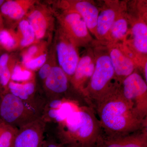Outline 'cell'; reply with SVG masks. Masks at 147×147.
<instances>
[{
    "label": "cell",
    "instance_id": "1",
    "mask_svg": "<svg viewBox=\"0 0 147 147\" xmlns=\"http://www.w3.org/2000/svg\"><path fill=\"white\" fill-rule=\"evenodd\" d=\"M100 123L102 135L107 137L126 135L147 126L133 105L121 93L120 87L103 98L93 108Z\"/></svg>",
    "mask_w": 147,
    "mask_h": 147
},
{
    "label": "cell",
    "instance_id": "2",
    "mask_svg": "<svg viewBox=\"0 0 147 147\" xmlns=\"http://www.w3.org/2000/svg\"><path fill=\"white\" fill-rule=\"evenodd\" d=\"M62 144L66 147H96L102 137L100 123L93 108L83 106L61 121Z\"/></svg>",
    "mask_w": 147,
    "mask_h": 147
},
{
    "label": "cell",
    "instance_id": "3",
    "mask_svg": "<svg viewBox=\"0 0 147 147\" xmlns=\"http://www.w3.org/2000/svg\"><path fill=\"white\" fill-rule=\"evenodd\" d=\"M115 77V71L109 55L100 56L96 61L93 74L84 94L90 106L93 108L117 88L111 84Z\"/></svg>",
    "mask_w": 147,
    "mask_h": 147
},
{
    "label": "cell",
    "instance_id": "4",
    "mask_svg": "<svg viewBox=\"0 0 147 147\" xmlns=\"http://www.w3.org/2000/svg\"><path fill=\"white\" fill-rule=\"evenodd\" d=\"M120 90L139 117L147 119V84L144 79L139 74L133 72L122 81Z\"/></svg>",
    "mask_w": 147,
    "mask_h": 147
},
{
    "label": "cell",
    "instance_id": "5",
    "mask_svg": "<svg viewBox=\"0 0 147 147\" xmlns=\"http://www.w3.org/2000/svg\"><path fill=\"white\" fill-rule=\"evenodd\" d=\"M26 109L23 100L11 93L7 94L0 100V119L12 126L24 117Z\"/></svg>",
    "mask_w": 147,
    "mask_h": 147
},
{
    "label": "cell",
    "instance_id": "6",
    "mask_svg": "<svg viewBox=\"0 0 147 147\" xmlns=\"http://www.w3.org/2000/svg\"><path fill=\"white\" fill-rule=\"evenodd\" d=\"M96 147H147V126L126 135L114 137L102 135Z\"/></svg>",
    "mask_w": 147,
    "mask_h": 147
},
{
    "label": "cell",
    "instance_id": "7",
    "mask_svg": "<svg viewBox=\"0 0 147 147\" xmlns=\"http://www.w3.org/2000/svg\"><path fill=\"white\" fill-rule=\"evenodd\" d=\"M36 121L26 124L17 132L12 147H40L42 127Z\"/></svg>",
    "mask_w": 147,
    "mask_h": 147
},
{
    "label": "cell",
    "instance_id": "8",
    "mask_svg": "<svg viewBox=\"0 0 147 147\" xmlns=\"http://www.w3.org/2000/svg\"><path fill=\"white\" fill-rule=\"evenodd\" d=\"M109 56L115 71V76L122 83L126 77L134 72V62L117 48L111 49Z\"/></svg>",
    "mask_w": 147,
    "mask_h": 147
},
{
    "label": "cell",
    "instance_id": "9",
    "mask_svg": "<svg viewBox=\"0 0 147 147\" xmlns=\"http://www.w3.org/2000/svg\"><path fill=\"white\" fill-rule=\"evenodd\" d=\"M58 61L64 72L68 75L74 74L79 59L76 50L71 44L61 42L57 46Z\"/></svg>",
    "mask_w": 147,
    "mask_h": 147
},
{
    "label": "cell",
    "instance_id": "10",
    "mask_svg": "<svg viewBox=\"0 0 147 147\" xmlns=\"http://www.w3.org/2000/svg\"><path fill=\"white\" fill-rule=\"evenodd\" d=\"M95 64L91 57L86 55L79 61L75 73L74 79L77 88L84 94L85 84L89 81L93 74Z\"/></svg>",
    "mask_w": 147,
    "mask_h": 147
},
{
    "label": "cell",
    "instance_id": "11",
    "mask_svg": "<svg viewBox=\"0 0 147 147\" xmlns=\"http://www.w3.org/2000/svg\"><path fill=\"white\" fill-rule=\"evenodd\" d=\"M46 86L57 93L64 92L67 89V78L61 68L58 67H51L46 78Z\"/></svg>",
    "mask_w": 147,
    "mask_h": 147
},
{
    "label": "cell",
    "instance_id": "12",
    "mask_svg": "<svg viewBox=\"0 0 147 147\" xmlns=\"http://www.w3.org/2000/svg\"><path fill=\"white\" fill-rule=\"evenodd\" d=\"M75 8L83 18L88 29L94 33L96 32V24L99 14L97 7L91 3L82 1L76 3Z\"/></svg>",
    "mask_w": 147,
    "mask_h": 147
},
{
    "label": "cell",
    "instance_id": "13",
    "mask_svg": "<svg viewBox=\"0 0 147 147\" xmlns=\"http://www.w3.org/2000/svg\"><path fill=\"white\" fill-rule=\"evenodd\" d=\"M132 42L134 47L141 54L147 53V26L145 23L137 22L131 30Z\"/></svg>",
    "mask_w": 147,
    "mask_h": 147
},
{
    "label": "cell",
    "instance_id": "14",
    "mask_svg": "<svg viewBox=\"0 0 147 147\" xmlns=\"http://www.w3.org/2000/svg\"><path fill=\"white\" fill-rule=\"evenodd\" d=\"M115 10L106 9L98 14L96 24V32L100 36H105L110 32L116 18Z\"/></svg>",
    "mask_w": 147,
    "mask_h": 147
},
{
    "label": "cell",
    "instance_id": "15",
    "mask_svg": "<svg viewBox=\"0 0 147 147\" xmlns=\"http://www.w3.org/2000/svg\"><path fill=\"white\" fill-rule=\"evenodd\" d=\"M65 20L76 36L83 38L88 36V28L83 18L79 13L74 12L69 13L66 16Z\"/></svg>",
    "mask_w": 147,
    "mask_h": 147
},
{
    "label": "cell",
    "instance_id": "16",
    "mask_svg": "<svg viewBox=\"0 0 147 147\" xmlns=\"http://www.w3.org/2000/svg\"><path fill=\"white\" fill-rule=\"evenodd\" d=\"M28 20L36 38H42L45 34L47 25L42 13L38 11H35L29 16Z\"/></svg>",
    "mask_w": 147,
    "mask_h": 147
},
{
    "label": "cell",
    "instance_id": "17",
    "mask_svg": "<svg viewBox=\"0 0 147 147\" xmlns=\"http://www.w3.org/2000/svg\"><path fill=\"white\" fill-rule=\"evenodd\" d=\"M9 88L12 94L22 100H27L34 90V86L32 83L23 85L11 82L9 84Z\"/></svg>",
    "mask_w": 147,
    "mask_h": 147
},
{
    "label": "cell",
    "instance_id": "18",
    "mask_svg": "<svg viewBox=\"0 0 147 147\" xmlns=\"http://www.w3.org/2000/svg\"><path fill=\"white\" fill-rule=\"evenodd\" d=\"M17 133L12 126L0 122V147L12 146Z\"/></svg>",
    "mask_w": 147,
    "mask_h": 147
},
{
    "label": "cell",
    "instance_id": "19",
    "mask_svg": "<svg viewBox=\"0 0 147 147\" xmlns=\"http://www.w3.org/2000/svg\"><path fill=\"white\" fill-rule=\"evenodd\" d=\"M128 30V25L126 19L123 18H119L115 19L110 32L113 39H123L126 35Z\"/></svg>",
    "mask_w": 147,
    "mask_h": 147
},
{
    "label": "cell",
    "instance_id": "20",
    "mask_svg": "<svg viewBox=\"0 0 147 147\" xmlns=\"http://www.w3.org/2000/svg\"><path fill=\"white\" fill-rule=\"evenodd\" d=\"M1 11L3 14L15 19L22 18L25 14V11L21 6L13 1L4 3L1 7Z\"/></svg>",
    "mask_w": 147,
    "mask_h": 147
},
{
    "label": "cell",
    "instance_id": "21",
    "mask_svg": "<svg viewBox=\"0 0 147 147\" xmlns=\"http://www.w3.org/2000/svg\"><path fill=\"white\" fill-rule=\"evenodd\" d=\"M19 27L24 35L21 45L22 46H27L33 42L35 36L32 28L28 22L26 20H23L20 22Z\"/></svg>",
    "mask_w": 147,
    "mask_h": 147
},
{
    "label": "cell",
    "instance_id": "22",
    "mask_svg": "<svg viewBox=\"0 0 147 147\" xmlns=\"http://www.w3.org/2000/svg\"><path fill=\"white\" fill-rule=\"evenodd\" d=\"M8 56L7 54H3L0 57V83L3 86L8 84L10 79V71L7 67Z\"/></svg>",
    "mask_w": 147,
    "mask_h": 147
},
{
    "label": "cell",
    "instance_id": "23",
    "mask_svg": "<svg viewBox=\"0 0 147 147\" xmlns=\"http://www.w3.org/2000/svg\"><path fill=\"white\" fill-rule=\"evenodd\" d=\"M31 75V73L30 71L27 70L22 71L20 66L17 65L13 69L11 79L13 81L18 82L26 81L30 78Z\"/></svg>",
    "mask_w": 147,
    "mask_h": 147
},
{
    "label": "cell",
    "instance_id": "24",
    "mask_svg": "<svg viewBox=\"0 0 147 147\" xmlns=\"http://www.w3.org/2000/svg\"><path fill=\"white\" fill-rule=\"evenodd\" d=\"M0 43L6 48H11L14 46L15 42L8 32L3 30L0 32Z\"/></svg>",
    "mask_w": 147,
    "mask_h": 147
},
{
    "label": "cell",
    "instance_id": "25",
    "mask_svg": "<svg viewBox=\"0 0 147 147\" xmlns=\"http://www.w3.org/2000/svg\"><path fill=\"white\" fill-rule=\"evenodd\" d=\"M46 61V55H42L38 57L31 60L25 64L27 68L34 69L40 67Z\"/></svg>",
    "mask_w": 147,
    "mask_h": 147
},
{
    "label": "cell",
    "instance_id": "26",
    "mask_svg": "<svg viewBox=\"0 0 147 147\" xmlns=\"http://www.w3.org/2000/svg\"><path fill=\"white\" fill-rule=\"evenodd\" d=\"M37 50V47L34 46H32L30 48H29L28 52L26 55H24L23 58V61L24 64H26L27 63L31 60L32 57L35 53H36Z\"/></svg>",
    "mask_w": 147,
    "mask_h": 147
},
{
    "label": "cell",
    "instance_id": "27",
    "mask_svg": "<svg viewBox=\"0 0 147 147\" xmlns=\"http://www.w3.org/2000/svg\"><path fill=\"white\" fill-rule=\"evenodd\" d=\"M51 67L48 64H45L40 68L39 72L40 77L42 79L47 78L50 73Z\"/></svg>",
    "mask_w": 147,
    "mask_h": 147
},
{
    "label": "cell",
    "instance_id": "28",
    "mask_svg": "<svg viewBox=\"0 0 147 147\" xmlns=\"http://www.w3.org/2000/svg\"><path fill=\"white\" fill-rule=\"evenodd\" d=\"M45 147H66L62 144H58L57 143H51L49 144Z\"/></svg>",
    "mask_w": 147,
    "mask_h": 147
},
{
    "label": "cell",
    "instance_id": "29",
    "mask_svg": "<svg viewBox=\"0 0 147 147\" xmlns=\"http://www.w3.org/2000/svg\"><path fill=\"white\" fill-rule=\"evenodd\" d=\"M144 76L145 81L147 83V63H145L144 67Z\"/></svg>",
    "mask_w": 147,
    "mask_h": 147
},
{
    "label": "cell",
    "instance_id": "30",
    "mask_svg": "<svg viewBox=\"0 0 147 147\" xmlns=\"http://www.w3.org/2000/svg\"><path fill=\"white\" fill-rule=\"evenodd\" d=\"M3 1H1V0H0V6L3 3Z\"/></svg>",
    "mask_w": 147,
    "mask_h": 147
},
{
    "label": "cell",
    "instance_id": "31",
    "mask_svg": "<svg viewBox=\"0 0 147 147\" xmlns=\"http://www.w3.org/2000/svg\"><path fill=\"white\" fill-rule=\"evenodd\" d=\"M1 121H2L1 120V119H0V122H1Z\"/></svg>",
    "mask_w": 147,
    "mask_h": 147
},
{
    "label": "cell",
    "instance_id": "32",
    "mask_svg": "<svg viewBox=\"0 0 147 147\" xmlns=\"http://www.w3.org/2000/svg\"><path fill=\"white\" fill-rule=\"evenodd\" d=\"M11 147H12V146H11Z\"/></svg>",
    "mask_w": 147,
    "mask_h": 147
}]
</instances>
